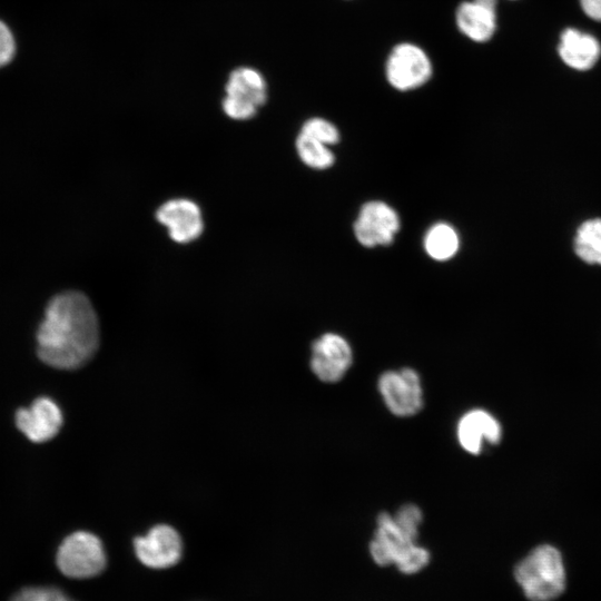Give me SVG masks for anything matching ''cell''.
Listing matches in <instances>:
<instances>
[{
	"label": "cell",
	"mask_w": 601,
	"mask_h": 601,
	"mask_svg": "<svg viewBox=\"0 0 601 601\" xmlns=\"http://www.w3.org/2000/svg\"><path fill=\"white\" fill-rule=\"evenodd\" d=\"M38 355L48 365L75 370L85 365L99 345V324L89 298L76 290L55 296L37 333Z\"/></svg>",
	"instance_id": "6da1fadb"
},
{
	"label": "cell",
	"mask_w": 601,
	"mask_h": 601,
	"mask_svg": "<svg viewBox=\"0 0 601 601\" xmlns=\"http://www.w3.org/2000/svg\"><path fill=\"white\" fill-rule=\"evenodd\" d=\"M56 563L62 574L72 579H89L100 574L107 563L100 539L86 531L68 535L57 551Z\"/></svg>",
	"instance_id": "277c9868"
},
{
	"label": "cell",
	"mask_w": 601,
	"mask_h": 601,
	"mask_svg": "<svg viewBox=\"0 0 601 601\" xmlns=\"http://www.w3.org/2000/svg\"><path fill=\"white\" fill-rule=\"evenodd\" d=\"M18 428L32 442L49 441L59 432L62 414L59 406L48 397L37 398L29 408L16 414Z\"/></svg>",
	"instance_id": "8fae6325"
},
{
	"label": "cell",
	"mask_w": 601,
	"mask_h": 601,
	"mask_svg": "<svg viewBox=\"0 0 601 601\" xmlns=\"http://www.w3.org/2000/svg\"><path fill=\"white\" fill-rule=\"evenodd\" d=\"M10 601H73L55 587H29L18 591Z\"/></svg>",
	"instance_id": "ffe728a7"
},
{
	"label": "cell",
	"mask_w": 601,
	"mask_h": 601,
	"mask_svg": "<svg viewBox=\"0 0 601 601\" xmlns=\"http://www.w3.org/2000/svg\"><path fill=\"white\" fill-rule=\"evenodd\" d=\"M378 388L388 410L397 416L414 415L423 406L421 380L412 368L383 373Z\"/></svg>",
	"instance_id": "ba28073f"
},
{
	"label": "cell",
	"mask_w": 601,
	"mask_h": 601,
	"mask_svg": "<svg viewBox=\"0 0 601 601\" xmlns=\"http://www.w3.org/2000/svg\"><path fill=\"white\" fill-rule=\"evenodd\" d=\"M16 43L8 26L0 20V67L9 63L14 56Z\"/></svg>",
	"instance_id": "44dd1931"
},
{
	"label": "cell",
	"mask_w": 601,
	"mask_h": 601,
	"mask_svg": "<svg viewBox=\"0 0 601 601\" xmlns=\"http://www.w3.org/2000/svg\"><path fill=\"white\" fill-rule=\"evenodd\" d=\"M455 22L465 37L475 42H485L496 29L495 9L475 0L464 1L456 9Z\"/></svg>",
	"instance_id": "9a60e30c"
},
{
	"label": "cell",
	"mask_w": 601,
	"mask_h": 601,
	"mask_svg": "<svg viewBox=\"0 0 601 601\" xmlns=\"http://www.w3.org/2000/svg\"><path fill=\"white\" fill-rule=\"evenodd\" d=\"M433 73L431 59L414 43L396 45L390 52L385 75L388 83L396 90L408 91L425 85Z\"/></svg>",
	"instance_id": "8992f818"
},
{
	"label": "cell",
	"mask_w": 601,
	"mask_h": 601,
	"mask_svg": "<svg viewBox=\"0 0 601 601\" xmlns=\"http://www.w3.org/2000/svg\"><path fill=\"white\" fill-rule=\"evenodd\" d=\"M299 132L305 134L327 146L335 145L339 141V131L336 126L321 117L307 119L303 124Z\"/></svg>",
	"instance_id": "d6986e66"
},
{
	"label": "cell",
	"mask_w": 601,
	"mask_h": 601,
	"mask_svg": "<svg viewBox=\"0 0 601 601\" xmlns=\"http://www.w3.org/2000/svg\"><path fill=\"white\" fill-rule=\"evenodd\" d=\"M352 348L338 334L326 333L312 345L311 368L323 382H338L352 364Z\"/></svg>",
	"instance_id": "30bf717a"
},
{
	"label": "cell",
	"mask_w": 601,
	"mask_h": 601,
	"mask_svg": "<svg viewBox=\"0 0 601 601\" xmlns=\"http://www.w3.org/2000/svg\"><path fill=\"white\" fill-rule=\"evenodd\" d=\"M580 3L589 18L601 21V0H580Z\"/></svg>",
	"instance_id": "7402d4cb"
},
{
	"label": "cell",
	"mask_w": 601,
	"mask_h": 601,
	"mask_svg": "<svg viewBox=\"0 0 601 601\" xmlns=\"http://www.w3.org/2000/svg\"><path fill=\"white\" fill-rule=\"evenodd\" d=\"M459 248V234L450 224L436 223L424 236V249L434 260H449L456 255Z\"/></svg>",
	"instance_id": "2e32d148"
},
{
	"label": "cell",
	"mask_w": 601,
	"mask_h": 601,
	"mask_svg": "<svg viewBox=\"0 0 601 601\" xmlns=\"http://www.w3.org/2000/svg\"><path fill=\"white\" fill-rule=\"evenodd\" d=\"M296 150L300 160L313 169H327L335 162L329 146L299 132L296 138Z\"/></svg>",
	"instance_id": "ac0fdd59"
},
{
	"label": "cell",
	"mask_w": 601,
	"mask_h": 601,
	"mask_svg": "<svg viewBox=\"0 0 601 601\" xmlns=\"http://www.w3.org/2000/svg\"><path fill=\"white\" fill-rule=\"evenodd\" d=\"M574 252L587 264L601 265V218L584 220L577 229Z\"/></svg>",
	"instance_id": "e0dca14e"
},
{
	"label": "cell",
	"mask_w": 601,
	"mask_h": 601,
	"mask_svg": "<svg viewBox=\"0 0 601 601\" xmlns=\"http://www.w3.org/2000/svg\"><path fill=\"white\" fill-rule=\"evenodd\" d=\"M502 436V428L497 420L483 410H472L464 414L457 425V437L461 446L472 453L479 454L483 441L496 444Z\"/></svg>",
	"instance_id": "4fadbf2b"
},
{
	"label": "cell",
	"mask_w": 601,
	"mask_h": 601,
	"mask_svg": "<svg viewBox=\"0 0 601 601\" xmlns=\"http://www.w3.org/2000/svg\"><path fill=\"white\" fill-rule=\"evenodd\" d=\"M156 217L159 223L167 226L169 236L177 243L191 242L203 231L201 211L189 199H171L162 204Z\"/></svg>",
	"instance_id": "7c38bea8"
},
{
	"label": "cell",
	"mask_w": 601,
	"mask_h": 601,
	"mask_svg": "<svg viewBox=\"0 0 601 601\" xmlns=\"http://www.w3.org/2000/svg\"><path fill=\"white\" fill-rule=\"evenodd\" d=\"M416 538L406 532L388 513L377 516V528L370 544L373 560L380 565L394 564L405 574H413L426 566L430 553L415 543Z\"/></svg>",
	"instance_id": "3957f363"
},
{
	"label": "cell",
	"mask_w": 601,
	"mask_h": 601,
	"mask_svg": "<svg viewBox=\"0 0 601 601\" xmlns=\"http://www.w3.org/2000/svg\"><path fill=\"white\" fill-rule=\"evenodd\" d=\"M137 559L150 569H167L176 563L183 554V541L179 533L167 524H159L146 535L134 540Z\"/></svg>",
	"instance_id": "9c48e42d"
},
{
	"label": "cell",
	"mask_w": 601,
	"mask_h": 601,
	"mask_svg": "<svg viewBox=\"0 0 601 601\" xmlns=\"http://www.w3.org/2000/svg\"><path fill=\"white\" fill-rule=\"evenodd\" d=\"M558 51L566 66L583 71L595 65L601 47L593 36L569 28L560 37Z\"/></svg>",
	"instance_id": "5bb4252c"
},
{
	"label": "cell",
	"mask_w": 601,
	"mask_h": 601,
	"mask_svg": "<svg viewBox=\"0 0 601 601\" xmlns=\"http://www.w3.org/2000/svg\"><path fill=\"white\" fill-rule=\"evenodd\" d=\"M396 210L381 200L365 203L354 221V235L364 247L387 246L400 230Z\"/></svg>",
	"instance_id": "52a82bcc"
},
{
	"label": "cell",
	"mask_w": 601,
	"mask_h": 601,
	"mask_svg": "<svg viewBox=\"0 0 601 601\" xmlns=\"http://www.w3.org/2000/svg\"><path fill=\"white\" fill-rule=\"evenodd\" d=\"M514 577L530 601L555 600L565 589L562 555L550 544L534 548L518 563Z\"/></svg>",
	"instance_id": "7a4b0ae2"
},
{
	"label": "cell",
	"mask_w": 601,
	"mask_h": 601,
	"mask_svg": "<svg viewBox=\"0 0 601 601\" xmlns=\"http://www.w3.org/2000/svg\"><path fill=\"white\" fill-rule=\"evenodd\" d=\"M225 92L224 112L231 119L247 120L266 102L267 83L260 71L243 66L229 73Z\"/></svg>",
	"instance_id": "5b68a950"
}]
</instances>
